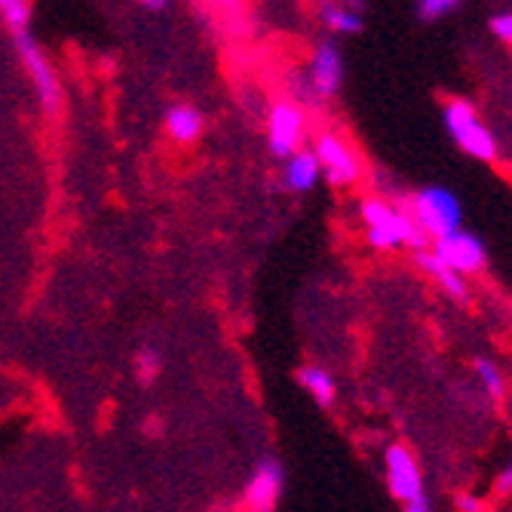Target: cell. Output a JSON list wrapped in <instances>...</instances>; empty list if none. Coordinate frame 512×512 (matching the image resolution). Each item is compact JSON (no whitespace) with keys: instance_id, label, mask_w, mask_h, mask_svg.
I'll use <instances>...</instances> for the list:
<instances>
[{"instance_id":"6da1fadb","label":"cell","mask_w":512,"mask_h":512,"mask_svg":"<svg viewBox=\"0 0 512 512\" xmlns=\"http://www.w3.org/2000/svg\"><path fill=\"white\" fill-rule=\"evenodd\" d=\"M359 215L365 221V240L371 243V249H396V246H411L417 252H424V246L430 243L421 227H417L405 209L381 200V197H368L359 206Z\"/></svg>"},{"instance_id":"7a4b0ae2","label":"cell","mask_w":512,"mask_h":512,"mask_svg":"<svg viewBox=\"0 0 512 512\" xmlns=\"http://www.w3.org/2000/svg\"><path fill=\"white\" fill-rule=\"evenodd\" d=\"M408 218L421 227V234L433 243L451 237L460 230V221H463V206L460 200L442 188V184H433V188H424V191H417L408 206H405Z\"/></svg>"},{"instance_id":"3957f363","label":"cell","mask_w":512,"mask_h":512,"mask_svg":"<svg viewBox=\"0 0 512 512\" xmlns=\"http://www.w3.org/2000/svg\"><path fill=\"white\" fill-rule=\"evenodd\" d=\"M442 120H445V129L451 132V138L460 145V151H467L470 157H476L482 163H491L497 157L494 132L479 120V111L467 99H451L442 108Z\"/></svg>"},{"instance_id":"277c9868","label":"cell","mask_w":512,"mask_h":512,"mask_svg":"<svg viewBox=\"0 0 512 512\" xmlns=\"http://www.w3.org/2000/svg\"><path fill=\"white\" fill-rule=\"evenodd\" d=\"M16 40V50H19V59L37 89V99L43 105L46 114H56L59 105H62V89H59V77L50 65V59H46V53L40 50V43L34 40L31 31H16L13 34Z\"/></svg>"},{"instance_id":"5b68a950","label":"cell","mask_w":512,"mask_h":512,"mask_svg":"<svg viewBox=\"0 0 512 512\" xmlns=\"http://www.w3.org/2000/svg\"><path fill=\"white\" fill-rule=\"evenodd\" d=\"M313 157L319 163V172L329 178L335 188H350V184H356L362 178V160L335 132H322L316 138Z\"/></svg>"},{"instance_id":"8992f818","label":"cell","mask_w":512,"mask_h":512,"mask_svg":"<svg viewBox=\"0 0 512 512\" xmlns=\"http://www.w3.org/2000/svg\"><path fill=\"white\" fill-rule=\"evenodd\" d=\"M304 142V114L292 102H276L267 114V145L270 154L279 160H289L301 151Z\"/></svg>"},{"instance_id":"52a82bcc","label":"cell","mask_w":512,"mask_h":512,"mask_svg":"<svg viewBox=\"0 0 512 512\" xmlns=\"http://www.w3.org/2000/svg\"><path fill=\"white\" fill-rule=\"evenodd\" d=\"M283 485H286V473H283L279 457H273V454L261 457L246 482V491H243L246 512H273L279 503V494H283Z\"/></svg>"},{"instance_id":"ba28073f","label":"cell","mask_w":512,"mask_h":512,"mask_svg":"<svg viewBox=\"0 0 512 512\" xmlns=\"http://www.w3.org/2000/svg\"><path fill=\"white\" fill-rule=\"evenodd\" d=\"M387 485H390V494L402 503L414 500L427 494L424 491V473H421V463H417L414 451L405 448L402 442L390 445L387 448Z\"/></svg>"},{"instance_id":"9c48e42d","label":"cell","mask_w":512,"mask_h":512,"mask_svg":"<svg viewBox=\"0 0 512 512\" xmlns=\"http://www.w3.org/2000/svg\"><path fill=\"white\" fill-rule=\"evenodd\" d=\"M433 255H436L445 267H451L457 276L479 273V270L485 267V261H488L485 243H482L476 234H470V230H457V234L439 240L436 249H433Z\"/></svg>"},{"instance_id":"30bf717a","label":"cell","mask_w":512,"mask_h":512,"mask_svg":"<svg viewBox=\"0 0 512 512\" xmlns=\"http://www.w3.org/2000/svg\"><path fill=\"white\" fill-rule=\"evenodd\" d=\"M344 86V56L338 43L325 40L313 50L310 59V89L316 99H335Z\"/></svg>"},{"instance_id":"8fae6325","label":"cell","mask_w":512,"mask_h":512,"mask_svg":"<svg viewBox=\"0 0 512 512\" xmlns=\"http://www.w3.org/2000/svg\"><path fill=\"white\" fill-rule=\"evenodd\" d=\"M203 126H206L203 114L197 108H191V105H172L166 111V135L178 145L197 142V138L203 135Z\"/></svg>"},{"instance_id":"7c38bea8","label":"cell","mask_w":512,"mask_h":512,"mask_svg":"<svg viewBox=\"0 0 512 512\" xmlns=\"http://www.w3.org/2000/svg\"><path fill=\"white\" fill-rule=\"evenodd\" d=\"M319 163H316V157H313V151H298V154H292L289 160H286V166H283V181H286V188L292 191V194H307V191H313L316 188V181H319Z\"/></svg>"},{"instance_id":"4fadbf2b","label":"cell","mask_w":512,"mask_h":512,"mask_svg":"<svg viewBox=\"0 0 512 512\" xmlns=\"http://www.w3.org/2000/svg\"><path fill=\"white\" fill-rule=\"evenodd\" d=\"M417 267H421L427 276H433L436 279V283L451 295V298H457V301H467L470 298V289H467V279H463V276H457L451 267H445L433 252H417Z\"/></svg>"},{"instance_id":"5bb4252c","label":"cell","mask_w":512,"mask_h":512,"mask_svg":"<svg viewBox=\"0 0 512 512\" xmlns=\"http://www.w3.org/2000/svg\"><path fill=\"white\" fill-rule=\"evenodd\" d=\"M298 381H301V387L313 396L316 405H322V408H332V405H335V399H338V384H335V378H332V371H329V368H322V365H304V368L298 371Z\"/></svg>"},{"instance_id":"9a60e30c","label":"cell","mask_w":512,"mask_h":512,"mask_svg":"<svg viewBox=\"0 0 512 512\" xmlns=\"http://www.w3.org/2000/svg\"><path fill=\"white\" fill-rule=\"evenodd\" d=\"M322 25L335 31V34H359L365 19L359 13V7H341V4H325L322 7Z\"/></svg>"},{"instance_id":"2e32d148","label":"cell","mask_w":512,"mask_h":512,"mask_svg":"<svg viewBox=\"0 0 512 512\" xmlns=\"http://www.w3.org/2000/svg\"><path fill=\"white\" fill-rule=\"evenodd\" d=\"M0 16L10 25V31H28L31 25V4L28 0H0Z\"/></svg>"},{"instance_id":"e0dca14e","label":"cell","mask_w":512,"mask_h":512,"mask_svg":"<svg viewBox=\"0 0 512 512\" xmlns=\"http://www.w3.org/2000/svg\"><path fill=\"white\" fill-rule=\"evenodd\" d=\"M476 375H479V381L485 384L488 396H494V399H500V396H503L506 381H503L500 368H497L491 359H485V356H479V359H476Z\"/></svg>"},{"instance_id":"ac0fdd59","label":"cell","mask_w":512,"mask_h":512,"mask_svg":"<svg viewBox=\"0 0 512 512\" xmlns=\"http://www.w3.org/2000/svg\"><path fill=\"white\" fill-rule=\"evenodd\" d=\"M160 368H163V356H160L157 347L138 350V356H135V371H138V378H142L145 384H151V381L160 375Z\"/></svg>"},{"instance_id":"d6986e66","label":"cell","mask_w":512,"mask_h":512,"mask_svg":"<svg viewBox=\"0 0 512 512\" xmlns=\"http://www.w3.org/2000/svg\"><path fill=\"white\" fill-rule=\"evenodd\" d=\"M454 10H460V0H421V4L414 7V13L421 22H439Z\"/></svg>"},{"instance_id":"ffe728a7","label":"cell","mask_w":512,"mask_h":512,"mask_svg":"<svg viewBox=\"0 0 512 512\" xmlns=\"http://www.w3.org/2000/svg\"><path fill=\"white\" fill-rule=\"evenodd\" d=\"M491 31H494V37H500L503 43L512 46V13H497L491 19Z\"/></svg>"},{"instance_id":"44dd1931","label":"cell","mask_w":512,"mask_h":512,"mask_svg":"<svg viewBox=\"0 0 512 512\" xmlns=\"http://www.w3.org/2000/svg\"><path fill=\"white\" fill-rule=\"evenodd\" d=\"M454 503H457L460 512H485V503L476 494H467V491H460Z\"/></svg>"},{"instance_id":"7402d4cb","label":"cell","mask_w":512,"mask_h":512,"mask_svg":"<svg viewBox=\"0 0 512 512\" xmlns=\"http://www.w3.org/2000/svg\"><path fill=\"white\" fill-rule=\"evenodd\" d=\"M494 494H500V497L512 494V463L506 470H500V476L494 479Z\"/></svg>"},{"instance_id":"603a6c76","label":"cell","mask_w":512,"mask_h":512,"mask_svg":"<svg viewBox=\"0 0 512 512\" xmlns=\"http://www.w3.org/2000/svg\"><path fill=\"white\" fill-rule=\"evenodd\" d=\"M402 512H433V503H430V497H427V494H421V497L408 500Z\"/></svg>"},{"instance_id":"cb8c5ba5","label":"cell","mask_w":512,"mask_h":512,"mask_svg":"<svg viewBox=\"0 0 512 512\" xmlns=\"http://www.w3.org/2000/svg\"><path fill=\"white\" fill-rule=\"evenodd\" d=\"M142 7H145V10H166V4H163V0H145Z\"/></svg>"}]
</instances>
